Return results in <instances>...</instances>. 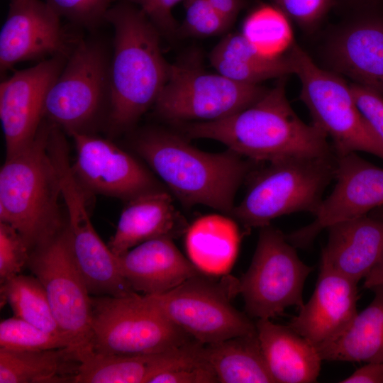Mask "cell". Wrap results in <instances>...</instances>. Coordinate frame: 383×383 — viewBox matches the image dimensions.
<instances>
[{
  "instance_id": "6da1fadb",
  "label": "cell",
  "mask_w": 383,
  "mask_h": 383,
  "mask_svg": "<svg viewBox=\"0 0 383 383\" xmlns=\"http://www.w3.org/2000/svg\"><path fill=\"white\" fill-rule=\"evenodd\" d=\"M192 138H209L255 161L276 162L299 157L335 155L326 135L302 121L285 93V77L257 101L222 119L184 127Z\"/></svg>"
},
{
  "instance_id": "7a4b0ae2",
  "label": "cell",
  "mask_w": 383,
  "mask_h": 383,
  "mask_svg": "<svg viewBox=\"0 0 383 383\" xmlns=\"http://www.w3.org/2000/svg\"><path fill=\"white\" fill-rule=\"evenodd\" d=\"M105 21L114 31L110 64L109 130L117 133L132 127L155 104L168 76L160 32L144 11L130 1L108 11Z\"/></svg>"
},
{
  "instance_id": "3957f363",
  "label": "cell",
  "mask_w": 383,
  "mask_h": 383,
  "mask_svg": "<svg viewBox=\"0 0 383 383\" xmlns=\"http://www.w3.org/2000/svg\"><path fill=\"white\" fill-rule=\"evenodd\" d=\"M135 148L184 205L204 204L226 213H231L237 189L250 168L229 149L204 152L162 131L143 133Z\"/></svg>"
},
{
  "instance_id": "277c9868",
  "label": "cell",
  "mask_w": 383,
  "mask_h": 383,
  "mask_svg": "<svg viewBox=\"0 0 383 383\" xmlns=\"http://www.w3.org/2000/svg\"><path fill=\"white\" fill-rule=\"evenodd\" d=\"M51 128L44 118L33 140L6 157L0 171V222L13 227L30 252L65 227L60 181L49 148Z\"/></svg>"
},
{
  "instance_id": "5b68a950",
  "label": "cell",
  "mask_w": 383,
  "mask_h": 383,
  "mask_svg": "<svg viewBox=\"0 0 383 383\" xmlns=\"http://www.w3.org/2000/svg\"><path fill=\"white\" fill-rule=\"evenodd\" d=\"M336 155L299 157L270 162L254 178L231 214L248 228H262L279 216L299 211L314 214L335 179Z\"/></svg>"
},
{
  "instance_id": "8992f818",
  "label": "cell",
  "mask_w": 383,
  "mask_h": 383,
  "mask_svg": "<svg viewBox=\"0 0 383 383\" xmlns=\"http://www.w3.org/2000/svg\"><path fill=\"white\" fill-rule=\"evenodd\" d=\"M239 280L200 272L159 295L146 296L174 324L203 344L257 334L256 324L232 304Z\"/></svg>"
},
{
  "instance_id": "52a82bcc",
  "label": "cell",
  "mask_w": 383,
  "mask_h": 383,
  "mask_svg": "<svg viewBox=\"0 0 383 383\" xmlns=\"http://www.w3.org/2000/svg\"><path fill=\"white\" fill-rule=\"evenodd\" d=\"M111 59L99 39L78 40L47 93L44 118L70 135L91 133L103 111L109 112Z\"/></svg>"
},
{
  "instance_id": "ba28073f",
  "label": "cell",
  "mask_w": 383,
  "mask_h": 383,
  "mask_svg": "<svg viewBox=\"0 0 383 383\" xmlns=\"http://www.w3.org/2000/svg\"><path fill=\"white\" fill-rule=\"evenodd\" d=\"M312 123L331 139L336 157L365 152L383 160V144L359 110L350 85L317 66L298 45L289 50Z\"/></svg>"
},
{
  "instance_id": "9c48e42d",
  "label": "cell",
  "mask_w": 383,
  "mask_h": 383,
  "mask_svg": "<svg viewBox=\"0 0 383 383\" xmlns=\"http://www.w3.org/2000/svg\"><path fill=\"white\" fill-rule=\"evenodd\" d=\"M91 305L92 353L148 355L179 348L194 339L145 295L91 296Z\"/></svg>"
},
{
  "instance_id": "30bf717a",
  "label": "cell",
  "mask_w": 383,
  "mask_h": 383,
  "mask_svg": "<svg viewBox=\"0 0 383 383\" xmlns=\"http://www.w3.org/2000/svg\"><path fill=\"white\" fill-rule=\"evenodd\" d=\"M26 266L45 289L66 349L81 362L92 353L91 295L74 262L66 226L30 252Z\"/></svg>"
},
{
  "instance_id": "8fae6325",
  "label": "cell",
  "mask_w": 383,
  "mask_h": 383,
  "mask_svg": "<svg viewBox=\"0 0 383 383\" xmlns=\"http://www.w3.org/2000/svg\"><path fill=\"white\" fill-rule=\"evenodd\" d=\"M50 150L57 167L65 223L74 262L91 295L124 296L136 293L121 274L118 258L95 231L87 209L84 188L75 177L64 136L52 139Z\"/></svg>"
},
{
  "instance_id": "7c38bea8",
  "label": "cell",
  "mask_w": 383,
  "mask_h": 383,
  "mask_svg": "<svg viewBox=\"0 0 383 383\" xmlns=\"http://www.w3.org/2000/svg\"><path fill=\"white\" fill-rule=\"evenodd\" d=\"M313 270L281 231L270 224L260 228L250 265L239 280L246 313L270 319L288 307L301 308L304 283Z\"/></svg>"
},
{
  "instance_id": "4fadbf2b",
  "label": "cell",
  "mask_w": 383,
  "mask_h": 383,
  "mask_svg": "<svg viewBox=\"0 0 383 383\" xmlns=\"http://www.w3.org/2000/svg\"><path fill=\"white\" fill-rule=\"evenodd\" d=\"M267 89L245 84L219 73L206 72L198 65H170L167 81L154 106L161 118L171 121L222 119L250 106Z\"/></svg>"
},
{
  "instance_id": "5bb4252c",
  "label": "cell",
  "mask_w": 383,
  "mask_h": 383,
  "mask_svg": "<svg viewBox=\"0 0 383 383\" xmlns=\"http://www.w3.org/2000/svg\"><path fill=\"white\" fill-rule=\"evenodd\" d=\"M332 192L323 199L310 224L286 235L296 248L311 246L330 226L367 214L383 206V168L352 152L337 157Z\"/></svg>"
},
{
  "instance_id": "9a60e30c",
  "label": "cell",
  "mask_w": 383,
  "mask_h": 383,
  "mask_svg": "<svg viewBox=\"0 0 383 383\" xmlns=\"http://www.w3.org/2000/svg\"><path fill=\"white\" fill-rule=\"evenodd\" d=\"M0 31V70L16 64L69 55L78 39L70 38L60 17L41 0H9Z\"/></svg>"
},
{
  "instance_id": "2e32d148",
  "label": "cell",
  "mask_w": 383,
  "mask_h": 383,
  "mask_svg": "<svg viewBox=\"0 0 383 383\" xmlns=\"http://www.w3.org/2000/svg\"><path fill=\"white\" fill-rule=\"evenodd\" d=\"M69 55H59L16 71L0 84V119L6 157L28 145L44 119L47 93Z\"/></svg>"
},
{
  "instance_id": "e0dca14e",
  "label": "cell",
  "mask_w": 383,
  "mask_h": 383,
  "mask_svg": "<svg viewBox=\"0 0 383 383\" xmlns=\"http://www.w3.org/2000/svg\"><path fill=\"white\" fill-rule=\"evenodd\" d=\"M71 136L76 149L72 168L83 188L128 200L158 189L150 173L112 142L89 133Z\"/></svg>"
},
{
  "instance_id": "ac0fdd59",
  "label": "cell",
  "mask_w": 383,
  "mask_h": 383,
  "mask_svg": "<svg viewBox=\"0 0 383 383\" xmlns=\"http://www.w3.org/2000/svg\"><path fill=\"white\" fill-rule=\"evenodd\" d=\"M357 282L321 262L315 289L287 326L316 348L344 332L357 314Z\"/></svg>"
},
{
  "instance_id": "d6986e66",
  "label": "cell",
  "mask_w": 383,
  "mask_h": 383,
  "mask_svg": "<svg viewBox=\"0 0 383 383\" xmlns=\"http://www.w3.org/2000/svg\"><path fill=\"white\" fill-rule=\"evenodd\" d=\"M326 55L334 70L383 95V18L348 23L330 40Z\"/></svg>"
},
{
  "instance_id": "ffe728a7",
  "label": "cell",
  "mask_w": 383,
  "mask_h": 383,
  "mask_svg": "<svg viewBox=\"0 0 383 383\" xmlns=\"http://www.w3.org/2000/svg\"><path fill=\"white\" fill-rule=\"evenodd\" d=\"M117 258L123 277L145 296L164 294L201 272L170 237L144 242Z\"/></svg>"
},
{
  "instance_id": "44dd1931",
  "label": "cell",
  "mask_w": 383,
  "mask_h": 383,
  "mask_svg": "<svg viewBox=\"0 0 383 383\" xmlns=\"http://www.w3.org/2000/svg\"><path fill=\"white\" fill-rule=\"evenodd\" d=\"M321 262L358 282L383 256V218L368 213L326 228Z\"/></svg>"
},
{
  "instance_id": "7402d4cb",
  "label": "cell",
  "mask_w": 383,
  "mask_h": 383,
  "mask_svg": "<svg viewBox=\"0 0 383 383\" xmlns=\"http://www.w3.org/2000/svg\"><path fill=\"white\" fill-rule=\"evenodd\" d=\"M185 223L174 209L170 196L156 189L128 200L113 235L108 243L117 257L150 240L174 238L184 231Z\"/></svg>"
},
{
  "instance_id": "603a6c76",
  "label": "cell",
  "mask_w": 383,
  "mask_h": 383,
  "mask_svg": "<svg viewBox=\"0 0 383 383\" xmlns=\"http://www.w3.org/2000/svg\"><path fill=\"white\" fill-rule=\"evenodd\" d=\"M257 337L274 383H312L317 381L322 358L316 347L289 326L259 318Z\"/></svg>"
},
{
  "instance_id": "cb8c5ba5",
  "label": "cell",
  "mask_w": 383,
  "mask_h": 383,
  "mask_svg": "<svg viewBox=\"0 0 383 383\" xmlns=\"http://www.w3.org/2000/svg\"><path fill=\"white\" fill-rule=\"evenodd\" d=\"M184 348L126 355L92 353L77 365L72 383H149L155 375L188 361Z\"/></svg>"
},
{
  "instance_id": "d4e9b609",
  "label": "cell",
  "mask_w": 383,
  "mask_h": 383,
  "mask_svg": "<svg viewBox=\"0 0 383 383\" xmlns=\"http://www.w3.org/2000/svg\"><path fill=\"white\" fill-rule=\"evenodd\" d=\"M240 242L235 222L218 214L198 218L186 231L185 246L190 261L200 272L211 276L228 274Z\"/></svg>"
},
{
  "instance_id": "484cf974",
  "label": "cell",
  "mask_w": 383,
  "mask_h": 383,
  "mask_svg": "<svg viewBox=\"0 0 383 383\" xmlns=\"http://www.w3.org/2000/svg\"><path fill=\"white\" fill-rule=\"evenodd\" d=\"M209 60L218 72L245 84H259L276 77L295 73L294 60L289 52L276 58L260 54L242 35L231 33L211 50Z\"/></svg>"
},
{
  "instance_id": "4316f807",
  "label": "cell",
  "mask_w": 383,
  "mask_h": 383,
  "mask_svg": "<svg viewBox=\"0 0 383 383\" xmlns=\"http://www.w3.org/2000/svg\"><path fill=\"white\" fill-rule=\"evenodd\" d=\"M374 297L336 338L317 347L322 360L383 362V287L372 289Z\"/></svg>"
},
{
  "instance_id": "83f0119b",
  "label": "cell",
  "mask_w": 383,
  "mask_h": 383,
  "mask_svg": "<svg viewBox=\"0 0 383 383\" xmlns=\"http://www.w3.org/2000/svg\"><path fill=\"white\" fill-rule=\"evenodd\" d=\"M201 355L220 383H274L257 333L204 344Z\"/></svg>"
},
{
  "instance_id": "f1b7e54d",
  "label": "cell",
  "mask_w": 383,
  "mask_h": 383,
  "mask_svg": "<svg viewBox=\"0 0 383 383\" xmlns=\"http://www.w3.org/2000/svg\"><path fill=\"white\" fill-rule=\"evenodd\" d=\"M78 363L66 348H0V383H72Z\"/></svg>"
},
{
  "instance_id": "f546056e",
  "label": "cell",
  "mask_w": 383,
  "mask_h": 383,
  "mask_svg": "<svg viewBox=\"0 0 383 383\" xmlns=\"http://www.w3.org/2000/svg\"><path fill=\"white\" fill-rule=\"evenodd\" d=\"M0 289L1 302L10 306L14 316L63 337L45 289L35 276L19 274L1 283Z\"/></svg>"
},
{
  "instance_id": "4dcf8cb0",
  "label": "cell",
  "mask_w": 383,
  "mask_h": 383,
  "mask_svg": "<svg viewBox=\"0 0 383 383\" xmlns=\"http://www.w3.org/2000/svg\"><path fill=\"white\" fill-rule=\"evenodd\" d=\"M241 33L260 54L270 58L284 55L294 44L289 18L274 4L253 9L243 21Z\"/></svg>"
},
{
  "instance_id": "1f68e13d",
  "label": "cell",
  "mask_w": 383,
  "mask_h": 383,
  "mask_svg": "<svg viewBox=\"0 0 383 383\" xmlns=\"http://www.w3.org/2000/svg\"><path fill=\"white\" fill-rule=\"evenodd\" d=\"M0 348L16 350L67 348L65 338L16 316L0 323Z\"/></svg>"
},
{
  "instance_id": "d6a6232c",
  "label": "cell",
  "mask_w": 383,
  "mask_h": 383,
  "mask_svg": "<svg viewBox=\"0 0 383 383\" xmlns=\"http://www.w3.org/2000/svg\"><path fill=\"white\" fill-rule=\"evenodd\" d=\"M182 32L195 37H210L223 33L232 23L209 0H186Z\"/></svg>"
},
{
  "instance_id": "836d02e7",
  "label": "cell",
  "mask_w": 383,
  "mask_h": 383,
  "mask_svg": "<svg viewBox=\"0 0 383 383\" xmlns=\"http://www.w3.org/2000/svg\"><path fill=\"white\" fill-rule=\"evenodd\" d=\"M58 14L86 28H94L101 23L110 9L111 0H45Z\"/></svg>"
},
{
  "instance_id": "e575fe53",
  "label": "cell",
  "mask_w": 383,
  "mask_h": 383,
  "mask_svg": "<svg viewBox=\"0 0 383 383\" xmlns=\"http://www.w3.org/2000/svg\"><path fill=\"white\" fill-rule=\"evenodd\" d=\"M30 250L20 233L0 222V284L19 274L27 265Z\"/></svg>"
},
{
  "instance_id": "d590c367",
  "label": "cell",
  "mask_w": 383,
  "mask_h": 383,
  "mask_svg": "<svg viewBox=\"0 0 383 383\" xmlns=\"http://www.w3.org/2000/svg\"><path fill=\"white\" fill-rule=\"evenodd\" d=\"M289 18L304 29L316 27L335 0H271Z\"/></svg>"
},
{
  "instance_id": "8d00e7d4",
  "label": "cell",
  "mask_w": 383,
  "mask_h": 383,
  "mask_svg": "<svg viewBox=\"0 0 383 383\" xmlns=\"http://www.w3.org/2000/svg\"><path fill=\"white\" fill-rule=\"evenodd\" d=\"M350 87L359 110L383 144V95L356 83Z\"/></svg>"
},
{
  "instance_id": "74e56055",
  "label": "cell",
  "mask_w": 383,
  "mask_h": 383,
  "mask_svg": "<svg viewBox=\"0 0 383 383\" xmlns=\"http://www.w3.org/2000/svg\"><path fill=\"white\" fill-rule=\"evenodd\" d=\"M217 376L206 361L182 366L153 377L150 383H216Z\"/></svg>"
},
{
  "instance_id": "f35d334b",
  "label": "cell",
  "mask_w": 383,
  "mask_h": 383,
  "mask_svg": "<svg viewBox=\"0 0 383 383\" xmlns=\"http://www.w3.org/2000/svg\"><path fill=\"white\" fill-rule=\"evenodd\" d=\"M182 0H152L143 10L159 31L171 33L175 28L172 8Z\"/></svg>"
},
{
  "instance_id": "ab89813d",
  "label": "cell",
  "mask_w": 383,
  "mask_h": 383,
  "mask_svg": "<svg viewBox=\"0 0 383 383\" xmlns=\"http://www.w3.org/2000/svg\"><path fill=\"white\" fill-rule=\"evenodd\" d=\"M340 382L383 383V362H367Z\"/></svg>"
},
{
  "instance_id": "60d3db41",
  "label": "cell",
  "mask_w": 383,
  "mask_h": 383,
  "mask_svg": "<svg viewBox=\"0 0 383 383\" xmlns=\"http://www.w3.org/2000/svg\"><path fill=\"white\" fill-rule=\"evenodd\" d=\"M216 10L233 23L244 5L243 0H209Z\"/></svg>"
},
{
  "instance_id": "b9f144b4",
  "label": "cell",
  "mask_w": 383,
  "mask_h": 383,
  "mask_svg": "<svg viewBox=\"0 0 383 383\" xmlns=\"http://www.w3.org/2000/svg\"><path fill=\"white\" fill-rule=\"evenodd\" d=\"M378 287H383V256L365 277L363 285L365 289L371 290Z\"/></svg>"
},
{
  "instance_id": "7bdbcfd3",
  "label": "cell",
  "mask_w": 383,
  "mask_h": 383,
  "mask_svg": "<svg viewBox=\"0 0 383 383\" xmlns=\"http://www.w3.org/2000/svg\"><path fill=\"white\" fill-rule=\"evenodd\" d=\"M131 3L140 6L142 9H145L152 0H128Z\"/></svg>"
}]
</instances>
